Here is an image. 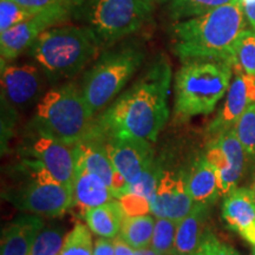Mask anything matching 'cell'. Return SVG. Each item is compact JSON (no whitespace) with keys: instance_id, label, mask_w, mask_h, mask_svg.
<instances>
[{"instance_id":"8d00e7d4","label":"cell","mask_w":255,"mask_h":255,"mask_svg":"<svg viewBox=\"0 0 255 255\" xmlns=\"http://www.w3.org/2000/svg\"><path fill=\"white\" fill-rule=\"evenodd\" d=\"M241 5L242 9H244L245 17H246V20L251 25L252 30L255 31V0L251 2H245V4Z\"/></svg>"},{"instance_id":"2e32d148","label":"cell","mask_w":255,"mask_h":255,"mask_svg":"<svg viewBox=\"0 0 255 255\" xmlns=\"http://www.w3.org/2000/svg\"><path fill=\"white\" fill-rule=\"evenodd\" d=\"M72 193L73 207L81 210L83 215L89 209L114 200L109 186L100 176L90 173L84 167L78 164H75Z\"/></svg>"},{"instance_id":"d6a6232c","label":"cell","mask_w":255,"mask_h":255,"mask_svg":"<svg viewBox=\"0 0 255 255\" xmlns=\"http://www.w3.org/2000/svg\"><path fill=\"white\" fill-rule=\"evenodd\" d=\"M110 190L114 199H121L130 191V183L128 182L127 178L120 171H115L113 181H111L110 184Z\"/></svg>"},{"instance_id":"52a82bcc","label":"cell","mask_w":255,"mask_h":255,"mask_svg":"<svg viewBox=\"0 0 255 255\" xmlns=\"http://www.w3.org/2000/svg\"><path fill=\"white\" fill-rule=\"evenodd\" d=\"M152 7L146 0H88L76 15L87 21L100 45L105 46L139 30Z\"/></svg>"},{"instance_id":"74e56055","label":"cell","mask_w":255,"mask_h":255,"mask_svg":"<svg viewBox=\"0 0 255 255\" xmlns=\"http://www.w3.org/2000/svg\"><path fill=\"white\" fill-rule=\"evenodd\" d=\"M215 255H240V254H239L238 251L234 250L233 247L227 246V245L220 244V246L218 248V251H216Z\"/></svg>"},{"instance_id":"7402d4cb","label":"cell","mask_w":255,"mask_h":255,"mask_svg":"<svg viewBox=\"0 0 255 255\" xmlns=\"http://www.w3.org/2000/svg\"><path fill=\"white\" fill-rule=\"evenodd\" d=\"M156 220L151 215L127 216L124 218L120 235L133 250L149 247L152 240Z\"/></svg>"},{"instance_id":"4fadbf2b","label":"cell","mask_w":255,"mask_h":255,"mask_svg":"<svg viewBox=\"0 0 255 255\" xmlns=\"http://www.w3.org/2000/svg\"><path fill=\"white\" fill-rule=\"evenodd\" d=\"M26 154L28 155L27 158L45 169L56 181L72 187L75 177L73 146L34 131V137L26 148Z\"/></svg>"},{"instance_id":"f1b7e54d","label":"cell","mask_w":255,"mask_h":255,"mask_svg":"<svg viewBox=\"0 0 255 255\" xmlns=\"http://www.w3.org/2000/svg\"><path fill=\"white\" fill-rule=\"evenodd\" d=\"M163 167L159 159H155L154 163L149 167L139 177L137 182L130 184L129 193H135L137 195H141L150 201L154 196L156 189H157L159 180L163 174Z\"/></svg>"},{"instance_id":"83f0119b","label":"cell","mask_w":255,"mask_h":255,"mask_svg":"<svg viewBox=\"0 0 255 255\" xmlns=\"http://www.w3.org/2000/svg\"><path fill=\"white\" fill-rule=\"evenodd\" d=\"M233 129L246 151L247 158L255 161V103L247 108Z\"/></svg>"},{"instance_id":"7a4b0ae2","label":"cell","mask_w":255,"mask_h":255,"mask_svg":"<svg viewBox=\"0 0 255 255\" xmlns=\"http://www.w3.org/2000/svg\"><path fill=\"white\" fill-rule=\"evenodd\" d=\"M246 30V17L240 0L202 15L175 21L170 26L171 49L181 60L218 58L234 66L237 45Z\"/></svg>"},{"instance_id":"9a60e30c","label":"cell","mask_w":255,"mask_h":255,"mask_svg":"<svg viewBox=\"0 0 255 255\" xmlns=\"http://www.w3.org/2000/svg\"><path fill=\"white\" fill-rule=\"evenodd\" d=\"M222 218L233 231L255 247V193L235 188L223 201Z\"/></svg>"},{"instance_id":"f35d334b","label":"cell","mask_w":255,"mask_h":255,"mask_svg":"<svg viewBox=\"0 0 255 255\" xmlns=\"http://www.w3.org/2000/svg\"><path fill=\"white\" fill-rule=\"evenodd\" d=\"M133 255H161L158 252H156L155 250L149 247H144V248H139V250H135L133 252Z\"/></svg>"},{"instance_id":"30bf717a","label":"cell","mask_w":255,"mask_h":255,"mask_svg":"<svg viewBox=\"0 0 255 255\" xmlns=\"http://www.w3.org/2000/svg\"><path fill=\"white\" fill-rule=\"evenodd\" d=\"M102 137L115 170L120 171L130 184L137 182L156 159L151 142L145 139L126 136Z\"/></svg>"},{"instance_id":"8fae6325","label":"cell","mask_w":255,"mask_h":255,"mask_svg":"<svg viewBox=\"0 0 255 255\" xmlns=\"http://www.w3.org/2000/svg\"><path fill=\"white\" fill-rule=\"evenodd\" d=\"M43 88V76L33 64H1V102L12 109L38 103Z\"/></svg>"},{"instance_id":"8992f818","label":"cell","mask_w":255,"mask_h":255,"mask_svg":"<svg viewBox=\"0 0 255 255\" xmlns=\"http://www.w3.org/2000/svg\"><path fill=\"white\" fill-rule=\"evenodd\" d=\"M143 59V50L131 45L107 51L96 59L81 84L85 103L95 116L120 94Z\"/></svg>"},{"instance_id":"3957f363","label":"cell","mask_w":255,"mask_h":255,"mask_svg":"<svg viewBox=\"0 0 255 255\" xmlns=\"http://www.w3.org/2000/svg\"><path fill=\"white\" fill-rule=\"evenodd\" d=\"M175 75V120L209 115L227 94L234 76L233 64L218 58H188Z\"/></svg>"},{"instance_id":"ab89813d","label":"cell","mask_w":255,"mask_h":255,"mask_svg":"<svg viewBox=\"0 0 255 255\" xmlns=\"http://www.w3.org/2000/svg\"><path fill=\"white\" fill-rule=\"evenodd\" d=\"M146 1H148L149 4H151L152 6H154L155 4H162V2L169 1V0H146Z\"/></svg>"},{"instance_id":"d6986e66","label":"cell","mask_w":255,"mask_h":255,"mask_svg":"<svg viewBox=\"0 0 255 255\" xmlns=\"http://www.w3.org/2000/svg\"><path fill=\"white\" fill-rule=\"evenodd\" d=\"M73 155L75 164L82 165L88 171L100 176L110 188L116 170L108 155L103 137L94 131L88 138L73 145Z\"/></svg>"},{"instance_id":"44dd1931","label":"cell","mask_w":255,"mask_h":255,"mask_svg":"<svg viewBox=\"0 0 255 255\" xmlns=\"http://www.w3.org/2000/svg\"><path fill=\"white\" fill-rule=\"evenodd\" d=\"M126 213L120 201L113 200L104 205L89 209L84 214L87 226L100 238L115 239L121 233Z\"/></svg>"},{"instance_id":"d4e9b609","label":"cell","mask_w":255,"mask_h":255,"mask_svg":"<svg viewBox=\"0 0 255 255\" xmlns=\"http://www.w3.org/2000/svg\"><path fill=\"white\" fill-rule=\"evenodd\" d=\"M94 246L90 228L77 222L66 234L59 255H94Z\"/></svg>"},{"instance_id":"9c48e42d","label":"cell","mask_w":255,"mask_h":255,"mask_svg":"<svg viewBox=\"0 0 255 255\" xmlns=\"http://www.w3.org/2000/svg\"><path fill=\"white\" fill-rule=\"evenodd\" d=\"M71 13L60 9H44L36 12L23 23L15 25L1 33L0 37V55L1 64H7L17 58L23 51L30 49L38 37L56 25L68 21Z\"/></svg>"},{"instance_id":"277c9868","label":"cell","mask_w":255,"mask_h":255,"mask_svg":"<svg viewBox=\"0 0 255 255\" xmlns=\"http://www.w3.org/2000/svg\"><path fill=\"white\" fill-rule=\"evenodd\" d=\"M100 43L88 26H53L32 44L28 52L50 81H60L81 72L96 59Z\"/></svg>"},{"instance_id":"d590c367","label":"cell","mask_w":255,"mask_h":255,"mask_svg":"<svg viewBox=\"0 0 255 255\" xmlns=\"http://www.w3.org/2000/svg\"><path fill=\"white\" fill-rule=\"evenodd\" d=\"M114 240L115 247V255H133L135 250L130 246L121 235H117Z\"/></svg>"},{"instance_id":"cb8c5ba5","label":"cell","mask_w":255,"mask_h":255,"mask_svg":"<svg viewBox=\"0 0 255 255\" xmlns=\"http://www.w3.org/2000/svg\"><path fill=\"white\" fill-rule=\"evenodd\" d=\"M66 234L63 226H44L34 240L28 255H59Z\"/></svg>"},{"instance_id":"5bb4252c","label":"cell","mask_w":255,"mask_h":255,"mask_svg":"<svg viewBox=\"0 0 255 255\" xmlns=\"http://www.w3.org/2000/svg\"><path fill=\"white\" fill-rule=\"evenodd\" d=\"M254 103L255 77L246 72L235 71L234 79L226 94L225 103L207 129V135L210 137V141L232 130L242 114Z\"/></svg>"},{"instance_id":"6da1fadb","label":"cell","mask_w":255,"mask_h":255,"mask_svg":"<svg viewBox=\"0 0 255 255\" xmlns=\"http://www.w3.org/2000/svg\"><path fill=\"white\" fill-rule=\"evenodd\" d=\"M171 75L168 58L159 56L138 81L97 117L95 131L102 136L136 137L156 142L169 117Z\"/></svg>"},{"instance_id":"60d3db41","label":"cell","mask_w":255,"mask_h":255,"mask_svg":"<svg viewBox=\"0 0 255 255\" xmlns=\"http://www.w3.org/2000/svg\"><path fill=\"white\" fill-rule=\"evenodd\" d=\"M253 255H255V247L253 248Z\"/></svg>"},{"instance_id":"484cf974","label":"cell","mask_w":255,"mask_h":255,"mask_svg":"<svg viewBox=\"0 0 255 255\" xmlns=\"http://www.w3.org/2000/svg\"><path fill=\"white\" fill-rule=\"evenodd\" d=\"M178 221L157 218L155 221L154 234L150 247L161 255H174Z\"/></svg>"},{"instance_id":"4dcf8cb0","label":"cell","mask_w":255,"mask_h":255,"mask_svg":"<svg viewBox=\"0 0 255 255\" xmlns=\"http://www.w3.org/2000/svg\"><path fill=\"white\" fill-rule=\"evenodd\" d=\"M33 14L14 0H0V33L23 23Z\"/></svg>"},{"instance_id":"e575fe53","label":"cell","mask_w":255,"mask_h":255,"mask_svg":"<svg viewBox=\"0 0 255 255\" xmlns=\"http://www.w3.org/2000/svg\"><path fill=\"white\" fill-rule=\"evenodd\" d=\"M220 244H221V242L216 239L215 235L209 232L205 242H203V245L201 246L200 251L197 252L195 255H215Z\"/></svg>"},{"instance_id":"b9f144b4","label":"cell","mask_w":255,"mask_h":255,"mask_svg":"<svg viewBox=\"0 0 255 255\" xmlns=\"http://www.w3.org/2000/svg\"><path fill=\"white\" fill-rule=\"evenodd\" d=\"M254 193H255V189H254Z\"/></svg>"},{"instance_id":"5b68a950","label":"cell","mask_w":255,"mask_h":255,"mask_svg":"<svg viewBox=\"0 0 255 255\" xmlns=\"http://www.w3.org/2000/svg\"><path fill=\"white\" fill-rule=\"evenodd\" d=\"M96 120L81 87L66 83L50 89L38 102L33 130L73 146L94 133Z\"/></svg>"},{"instance_id":"ba28073f","label":"cell","mask_w":255,"mask_h":255,"mask_svg":"<svg viewBox=\"0 0 255 255\" xmlns=\"http://www.w3.org/2000/svg\"><path fill=\"white\" fill-rule=\"evenodd\" d=\"M24 164L28 181L9 199L14 206L40 218H57L73 208L72 187L56 181L30 158L24 159Z\"/></svg>"},{"instance_id":"1f68e13d","label":"cell","mask_w":255,"mask_h":255,"mask_svg":"<svg viewBox=\"0 0 255 255\" xmlns=\"http://www.w3.org/2000/svg\"><path fill=\"white\" fill-rule=\"evenodd\" d=\"M119 201L127 216L146 215L151 212L150 201L135 193H128L127 195L119 199Z\"/></svg>"},{"instance_id":"ffe728a7","label":"cell","mask_w":255,"mask_h":255,"mask_svg":"<svg viewBox=\"0 0 255 255\" xmlns=\"http://www.w3.org/2000/svg\"><path fill=\"white\" fill-rule=\"evenodd\" d=\"M188 190L195 203L212 206L221 191L216 169L209 163L205 155L197 157L187 173Z\"/></svg>"},{"instance_id":"e0dca14e","label":"cell","mask_w":255,"mask_h":255,"mask_svg":"<svg viewBox=\"0 0 255 255\" xmlns=\"http://www.w3.org/2000/svg\"><path fill=\"white\" fill-rule=\"evenodd\" d=\"M43 227L44 221L40 216H19L2 229L0 255H28Z\"/></svg>"},{"instance_id":"f546056e","label":"cell","mask_w":255,"mask_h":255,"mask_svg":"<svg viewBox=\"0 0 255 255\" xmlns=\"http://www.w3.org/2000/svg\"><path fill=\"white\" fill-rule=\"evenodd\" d=\"M28 11L40 12L44 9H60L76 15L88 0H14Z\"/></svg>"},{"instance_id":"836d02e7","label":"cell","mask_w":255,"mask_h":255,"mask_svg":"<svg viewBox=\"0 0 255 255\" xmlns=\"http://www.w3.org/2000/svg\"><path fill=\"white\" fill-rule=\"evenodd\" d=\"M94 255H115L113 239L98 238L95 242Z\"/></svg>"},{"instance_id":"ac0fdd59","label":"cell","mask_w":255,"mask_h":255,"mask_svg":"<svg viewBox=\"0 0 255 255\" xmlns=\"http://www.w3.org/2000/svg\"><path fill=\"white\" fill-rule=\"evenodd\" d=\"M209 207L195 203L190 214L178 221L174 255H195L200 251L209 233L206 226Z\"/></svg>"},{"instance_id":"603a6c76","label":"cell","mask_w":255,"mask_h":255,"mask_svg":"<svg viewBox=\"0 0 255 255\" xmlns=\"http://www.w3.org/2000/svg\"><path fill=\"white\" fill-rule=\"evenodd\" d=\"M234 0H169L168 12L175 21L202 15Z\"/></svg>"},{"instance_id":"4316f807","label":"cell","mask_w":255,"mask_h":255,"mask_svg":"<svg viewBox=\"0 0 255 255\" xmlns=\"http://www.w3.org/2000/svg\"><path fill=\"white\" fill-rule=\"evenodd\" d=\"M233 71H242L255 77V31L245 30L239 38Z\"/></svg>"},{"instance_id":"7c38bea8","label":"cell","mask_w":255,"mask_h":255,"mask_svg":"<svg viewBox=\"0 0 255 255\" xmlns=\"http://www.w3.org/2000/svg\"><path fill=\"white\" fill-rule=\"evenodd\" d=\"M151 213L156 218L181 221L190 214L195 201L188 190L187 173L163 170L158 187L150 200Z\"/></svg>"}]
</instances>
